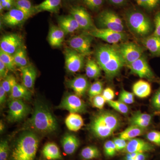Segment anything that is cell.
<instances>
[{
    "mask_svg": "<svg viewBox=\"0 0 160 160\" xmlns=\"http://www.w3.org/2000/svg\"><path fill=\"white\" fill-rule=\"evenodd\" d=\"M96 62L109 80H112L119 74L126 65L117 45L105 44L96 49Z\"/></svg>",
    "mask_w": 160,
    "mask_h": 160,
    "instance_id": "cell-1",
    "label": "cell"
},
{
    "mask_svg": "<svg viewBox=\"0 0 160 160\" xmlns=\"http://www.w3.org/2000/svg\"><path fill=\"white\" fill-rule=\"evenodd\" d=\"M121 118L112 111L102 110L92 117L89 125V131L95 137L105 139L110 137L122 126Z\"/></svg>",
    "mask_w": 160,
    "mask_h": 160,
    "instance_id": "cell-2",
    "label": "cell"
},
{
    "mask_svg": "<svg viewBox=\"0 0 160 160\" xmlns=\"http://www.w3.org/2000/svg\"><path fill=\"white\" fill-rule=\"evenodd\" d=\"M29 125L36 131L43 133H51L57 130L58 124L54 116L45 103L37 101Z\"/></svg>",
    "mask_w": 160,
    "mask_h": 160,
    "instance_id": "cell-3",
    "label": "cell"
},
{
    "mask_svg": "<svg viewBox=\"0 0 160 160\" xmlns=\"http://www.w3.org/2000/svg\"><path fill=\"white\" fill-rule=\"evenodd\" d=\"M39 139L34 132H25L18 140L12 152V160H34L39 145Z\"/></svg>",
    "mask_w": 160,
    "mask_h": 160,
    "instance_id": "cell-4",
    "label": "cell"
},
{
    "mask_svg": "<svg viewBox=\"0 0 160 160\" xmlns=\"http://www.w3.org/2000/svg\"><path fill=\"white\" fill-rule=\"evenodd\" d=\"M126 18L129 29L139 37H146L152 31L151 21L147 16L141 12H129L126 14Z\"/></svg>",
    "mask_w": 160,
    "mask_h": 160,
    "instance_id": "cell-5",
    "label": "cell"
},
{
    "mask_svg": "<svg viewBox=\"0 0 160 160\" xmlns=\"http://www.w3.org/2000/svg\"><path fill=\"white\" fill-rule=\"evenodd\" d=\"M97 22L100 28L124 32L125 27L122 20L114 11L105 10L98 16Z\"/></svg>",
    "mask_w": 160,
    "mask_h": 160,
    "instance_id": "cell-6",
    "label": "cell"
},
{
    "mask_svg": "<svg viewBox=\"0 0 160 160\" xmlns=\"http://www.w3.org/2000/svg\"><path fill=\"white\" fill-rule=\"evenodd\" d=\"M85 33L98 38L111 45H116L126 40V35L124 32H118L111 29L93 27Z\"/></svg>",
    "mask_w": 160,
    "mask_h": 160,
    "instance_id": "cell-7",
    "label": "cell"
},
{
    "mask_svg": "<svg viewBox=\"0 0 160 160\" xmlns=\"http://www.w3.org/2000/svg\"><path fill=\"white\" fill-rule=\"evenodd\" d=\"M65 67L66 70L70 73H76L81 71L84 66L85 56L79 53L74 49L65 48Z\"/></svg>",
    "mask_w": 160,
    "mask_h": 160,
    "instance_id": "cell-8",
    "label": "cell"
},
{
    "mask_svg": "<svg viewBox=\"0 0 160 160\" xmlns=\"http://www.w3.org/2000/svg\"><path fill=\"white\" fill-rule=\"evenodd\" d=\"M70 113H85L87 110L86 103L76 94H68L63 98L58 106Z\"/></svg>",
    "mask_w": 160,
    "mask_h": 160,
    "instance_id": "cell-9",
    "label": "cell"
},
{
    "mask_svg": "<svg viewBox=\"0 0 160 160\" xmlns=\"http://www.w3.org/2000/svg\"><path fill=\"white\" fill-rule=\"evenodd\" d=\"M8 107V119L12 122L21 121L30 112V108L22 100H11Z\"/></svg>",
    "mask_w": 160,
    "mask_h": 160,
    "instance_id": "cell-10",
    "label": "cell"
},
{
    "mask_svg": "<svg viewBox=\"0 0 160 160\" xmlns=\"http://www.w3.org/2000/svg\"><path fill=\"white\" fill-rule=\"evenodd\" d=\"M118 48L126 66L136 61L143 55L142 48L135 43L125 42L118 45Z\"/></svg>",
    "mask_w": 160,
    "mask_h": 160,
    "instance_id": "cell-11",
    "label": "cell"
},
{
    "mask_svg": "<svg viewBox=\"0 0 160 160\" xmlns=\"http://www.w3.org/2000/svg\"><path fill=\"white\" fill-rule=\"evenodd\" d=\"M93 37L86 33L76 36L68 42L69 47L79 53L86 56L91 54V46Z\"/></svg>",
    "mask_w": 160,
    "mask_h": 160,
    "instance_id": "cell-12",
    "label": "cell"
},
{
    "mask_svg": "<svg viewBox=\"0 0 160 160\" xmlns=\"http://www.w3.org/2000/svg\"><path fill=\"white\" fill-rule=\"evenodd\" d=\"M23 46L22 38L16 33L5 35L2 37L0 41V49L12 55Z\"/></svg>",
    "mask_w": 160,
    "mask_h": 160,
    "instance_id": "cell-13",
    "label": "cell"
},
{
    "mask_svg": "<svg viewBox=\"0 0 160 160\" xmlns=\"http://www.w3.org/2000/svg\"><path fill=\"white\" fill-rule=\"evenodd\" d=\"M69 12L78 23L81 29L88 31L94 27L91 16L83 7L73 6L70 9Z\"/></svg>",
    "mask_w": 160,
    "mask_h": 160,
    "instance_id": "cell-14",
    "label": "cell"
},
{
    "mask_svg": "<svg viewBox=\"0 0 160 160\" xmlns=\"http://www.w3.org/2000/svg\"><path fill=\"white\" fill-rule=\"evenodd\" d=\"M127 66L131 70L132 73L137 75L140 78L149 80L154 78V75L146 58L143 55Z\"/></svg>",
    "mask_w": 160,
    "mask_h": 160,
    "instance_id": "cell-15",
    "label": "cell"
},
{
    "mask_svg": "<svg viewBox=\"0 0 160 160\" xmlns=\"http://www.w3.org/2000/svg\"><path fill=\"white\" fill-rule=\"evenodd\" d=\"M28 18L26 15L16 8H12L2 17V22L5 26L14 27L23 24Z\"/></svg>",
    "mask_w": 160,
    "mask_h": 160,
    "instance_id": "cell-16",
    "label": "cell"
},
{
    "mask_svg": "<svg viewBox=\"0 0 160 160\" xmlns=\"http://www.w3.org/2000/svg\"><path fill=\"white\" fill-rule=\"evenodd\" d=\"M154 150V146L151 143L142 139L135 138L127 142L124 152L127 153L148 152Z\"/></svg>",
    "mask_w": 160,
    "mask_h": 160,
    "instance_id": "cell-17",
    "label": "cell"
},
{
    "mask_svg": "<svg viewBox=\"0 0 160 160\" xmlns=\"http://www.w3.org/2000/svg\"><path fill=\"white\" fill-rule=\"evenodd\" d=\"M67 86L73 90L75 94L82 97L88 91L90 85L86 76L79 75L67 82Z\"/></svg>",
    "mask_w": 160,
    "mask_h": 160,
    "instance_id": "cell-18",
    "label": "cell"
},
{
    "mask_svg": "<svg viewBox=\"0 0 160 160\" xmlns=\"http://www.w3.org/2000/svg\"><path fill=\"white\" fill-rule=\"evenodd\" d=\"M23 85L29 90L33 89L36 79L37 70L33 65L29 64L25 67L20 68Z\"/></svg>",
    "mask_w": 160,
    "mask_h": 160,
    "instance_id": "cell-19",
    "label": "cell"
},
{
    "mask_svg": "<svg viewBox=\"0 0 160 160\" xmlns=\"http://www.w3.org/2000/svg\"><path fill=\"white\" fill-rule=\"evenodd\" d=\"M152 118L151 114L138 111L129 118V122L131 126H137L146 129L151 125Z\"/></svg>",
    "mask_w": 160,
    "mask_h": 160,
    "instance_id": "cell-20",
    "label": "cell"
},
{
    "mask_svg": "<svg viewBox=\"0 0 160 160\" xmlns=\"http://www.w3.org/2000/svg\"><path fill=\"white\" fill-rule=\"evenodd\" d=\"M58 22L59 27L64 32L65 34L72 33L81 29L76 20L70 14L59 17Z\"/></svg>",
    "mask_w": 160,
    "mask_h": 160,
    "instance_id": "cell-21",
    "label": "cell"
},
{
    "mask_svg": "<svg viewBox=\"0 0 160 160\" xmlns=\"http://www.w3.org/2000/svg\"><path fill=\"white\" fill-rule=\"evenodd\" d=\"M65 34L64 32L59 26L51 25L48 36L49 45L53 47H61L64 41Z\"/></svg>",
    "mask_w": 160,
    "mask_h": 160,
    "instance_id": "cell-22",
    "label": "cell"
},
{
    "mask_svg": "<svg viewBox=\"0 0 160 160\" xmlns=\"http://www.w3.org/2000/svg\"><path fill=\"white\" fill-rule=\"evenodd\" d=\"M63 150L67 155L73 154L80 146V141L74 135L67 133L62 140Z\"/></svg>",
    "mask_w": 160,
    "mask_h": 160,
    "instance_id": "cell-23",
    "label": "cell"
},
{
    "mask_svg": "<svg viewBox=\"0 0 160 160\" xmlns=\"http://www.w3.org/2000/svg\"><path fill=\"white\" fill-rule=\"evenodd\" d=\"M132 91L135 95L141 98L148 97L151 94V85L145 80H140L132 86Z\"/></svg>",
    "mask_w": 160,
    "mask_h": 160,
    "instance_id": "cell-24",
    "label": "cell"
},
{
    "mask_svg": "<svg viewBox=\"0 0 160 160\" xmlns=\"http://www.w3.org/2000/svg\"><path fill=\"white\" fill-rule=\"evenodd\" d=\"M142 43L145 47L154 55L160 56V37L152 35L144 38Z\"/></svg>",
    "mask_w": 160,
    "mask_h": 160,
    "instance_id": "cell-25",
    "label": "cell"
},
{
    "mask_svg": "<svg viewBox=\"0 0 160 160\" xmlns=\"http://www.w3.org/2000/svg\"><path fill=\"white\" fill-rule=\"evenodd\" d=\"M62 3V0H45L42 3L34 6L35 13L43 11L57 12L59 10Z\"/></svg>",
    "mask_w": 160,
    "mask_h": 160,
    "instance_id": "cell-26",
    "label": "cell"
},
{
    "mask_svg": "<svg viewBox=\"0 0 160 160\" xmlns=\"http://www.w3.org/2000/svg\"><path fill=\"white\" fill-rule=\"evenodd\" d=\"M9 95L11 100H29L31 98L32 93L30 90L26 86L17 83L12 88Z\"/></svg>",
    "mask_w": 160,
    "mask_h": 160,
    "instance_id": "cell-27",
    "label": "cell"
},
{
    "mask_svg": "<svg viewBox=\"0 0 160 160\" xmlns=\"http://www.w3.org/2000/svg\"><path fill=\"white\" fill-rule=\"evenodd\" d=\"M65 124L69 130L77 132L84 125V120L79 113H70L66 118Z\"/></svg>",
    "mask_w": 160,
    "mask_h": 160,
    "instance_id": "cell-28",
    "label": "cell"
},
{
    "mask_svg": "<svg viewBox=\"0 0 160 160\" xmlns=\"http://www.w3.org/2000/svg\"><path fill=\"white\" fill-rule=\"evenodd\" d=\"M42 154L44 158L48 160L62 159V155L59 148L54 143H47L43 147Z\"/></svg>",
    "mask_w": 160,
    "mask_h": 160,
    "instance_id": "cell-29",
    "label": "cell"
},
{
    "mask_svg": "<svg viewBox=\"0 0 160 160\" xmlns=\"http://www.w3.org/2000/svg\"><path fill=\"white\" fill-rule=\"evenodd\" d=\"M145 130L146 129L138 126L130 125L129 127L120 133L119 137L128 141L142 135L144 133Z\"/></svg>",
    "mask_w": 160,
    "mask_h": 160,
    "instance_id": "cell-30",
    "label": "cell"
},
{
    "mask_svg": "<svg viewBox=\"0 0 160 160\" xmlns=\"http://www.w3.org/2000/svg\"><path fill=\"white\" fill-rule=\"evenodd\" d=\"M102 69L97 62L92 59L87 61L85 66L86 76L90 79H96L101 76Z\"/></svg>",
    "mask_w": 160,
    "mask_h": 160,
    "instance_id": "cell-31",
    "label": "cell"
},
{
    "mask_svg": "<svg viewBox=\"0 0 160 160\" xmlns=\"http://www.w3.org/2000/svg\"><path fill=\"white\" fill-rule=\"evenodd\" d=\"M15 8L24 12L27 18L31 17L35 13L34 6L29 0H17L14 3Z\"/></svg>",
    "mask_w": 160,
    "mask_h": 160,
    "instance_id": "cell-32",
    "label": "cell"
},
{
    "mask_svg": "<svg viewBox=\"0 0 160 160\" xmlns=\"http://www.w3.org/2000/svg\"><path fill=\"white\" fill-rule=\"evenodd\" d=\"M80 156L83 160L94 159L100 157L101 152L96 146H88L82 149L80 153Z\"/></svg>",
    "mask_w": 160,
    "mask_h": 160,
    "instance_id": "cell-33",
    "label": "cell"
},
{
    "mask_svg": "<svg viewBox=\"0 0 160 160\" xmlns=\"http://www.w3.org/2000/svg\"><path fill=\"white\" fill-rule=\"evenodd\" d=\"M13 57L17 67L20 68L29 65L26 49L24 46L21 47L15 52Z\"/></svg>",
    "mask_w": 160,
    "mask_h": 160,
    "instance_id": "cell-34",
    "label": "cell"
},
{
    "mask_svg": "<svg viewBox=\"0 0 160 160\" xmlns=\"http://www.w3.org/2000/svg\"><path fill=\"white\" fill-rule=\"evenodd\" d=\"M0 60L5 64L9 71H14L16 65L13 55L8 54L0 49Z\"/></svg>",
    "mask_w": 160,
    "mask_h": 160,
    "instance_id": "cell-35",
    "label": "cell"
},
{
    "mask_svg": "<svg viewBox=\"0 0 160 160\" xmlns=\"http://www.w3.org/2000/svg\"><path fill=\"white\" fill-rule=\"evenodd\" d=\"M112 108H113L116 111L123 114H126L129 111V108L128 105L120 101H108L106 102Z\"/></svg>",
    "mask_w": 160,
    "mask_h": 160,
    "instance_id": "cell-36",
    "label": "cell"
},
{
    "mask_svg": "<svg viewBox=\"0 0 160 160\" xmlns=\"http://www.w3.org/2000/svg\"><path fill=\"white\" fill-rule=\"evenodd\" d=\"M17 82L15 78L12 75H8L1 82V85L3 87L7 94L10 95L12 90Z\"/></svg>",
    "mask_w": 160,
    "mask_h": 160,
    "instance_id": "cell-37",
    "label": "cell"
},
{
    "mask_svg": "<svg viewBox=\"0 0 160 160\" xmlns=\"http://www.w3.org/2000/svg\"><path fill=\"white\" fill-rule=\"evenodd\" d=\"M103 90V83L100 81H96L90 85L88 91V95L89 98H91L96 96L102 94Z\"/></svg>",
    "mask_w": 160,
    "mask_h": 160,
    "instance_id": "cell-38",
    "label": "cell"
},
{
    "mask_svg": "<svg viewBox=\"0 0 160 160\" xmlns=\"http://www.w3.org/2000/svg\"><path fill=\"white\" fill-rule=\"evenodd\" d=\"M138 6L148 10H152L160 4V0H135Z\"/></svg>",
    "mask_w": 160,
    "mask_h": 160,
    "instance_id": "cell-39",
    "label": "cell"
},
{
    "mask_svg": "<svg viewBox=\"0 0 160 160\" xmlns=\"http://www.w3.org/2000/svg\"><path fill=\"white\" fill-rule=\"evenodd\" d=\"M104 154L108 158H112L117 153V149L112 140H108L104 143Z\"/></svg>",
    "mask_w": 160,
    "mask_h": 160,
    "instance_id": "cell-40",
    "label": "cell"
},
{
    "mask_svg": "<svg viewBox=\"0 0 160 160\" xmlns=\"http://www.w3.org/2000/svg\"><path fill=\"white\" fill-rule=\"evenodd\" d=\"M147 139L157 146H160V131L152 130L146 135Z\"/></svg>",
    "mask_w": 160,
    "mask_h": 160,
    "instance_id": "cell-41",
    "label": "cell"
},
{
    "mask_svg": "<svg viewBox=\"0 0 160 160\" xmlns=\"http://www.w3.org/2000/svg\"><path fill=\"white\" fill-rule=\"evenodd\" d=\"M9 147L6 140L1 141L0 143V160H6L9 154Z\"/></svg>",
    "mask_w": 160,
    "mask_h": 160,
    "instance_id": "cell-42",
    "label": "cell"
},
{
    "mask_svg": "<svg viewBox=\"0 0 160 160\" xmlns=\"http://www.w3.org/2000/svg\"><path fill=\"white\" fill-rule=\"evenodd\" d=\"M90 99L92 106L98 109H102L105 106V103L106 102V100L102 94L96 96Z\"/></svg>",
    "mask_w": 160,
    "mask_h": 160,
    "instance_id": "cell-43",
    "label": "cell"
},
{
    "mask_svg": "<svg viewBox=\"0 0 160 160\" xmlns=\"http://www.w3.org/2000/svg\"><path fill=\"white\" fill-rule=\"evenodd\" d=\"M83 3L89 9L98 10L102 5L104 0H82Z\"/></svg>",
    "mask_w": 160,
    "mask_h": 160,
    "instance_id": "cell-44",
    "label": "cell"
},
{
    "mask_svg": "<svg viewBox=\"0 0 160 160\" xmlns=\"http://www.w3.org/2000/svg\"><path fill=\"white\" fill-rule=\"evenodd\" d=\"M117 152L124 151L127 145V141L119 137L113 138L112 139Z\"/></svg>",
    "mask_w": 160,
    "mask_h": 160,
    "instance_id": "cell-45",
    "label": "cell"
},
{
    "mask_svg": "<svg viewBox=\"0 0 160 160\" xmlns=\"http://www.w3.org/2000/svg\"><path fill=\"white\" fill-rule=\"evenodd\" d=\"M102 94L106 102L113 100L115 97L114 90L110 87H107L104 89Z\"/></svg>",
    "mask_w": 160,
    "mask_h": 160,
    "instance_id": "cell-46",
    "label": "cell"
},
{
    "mask_svg": "<svg viewBox=\"0 0 160 160\" xmlns=\"http://www.w3.org/2000/svg\"><path fill=\"white\" fill-rule=\"evenodd\" d=\"M151 103L155 109L160 110V89L153 95Z\"/></svg>",
    "mask_w": 160,
    "mask_h": 160,
    "instance_id": "cell-47",
    "label": "cell"
},
{
    "mask_svg": "<svg viewBox=\"0 0 160 160\" xmlns=\"http://www.w3.org/2000/svg\"><path fill=\"white\" fill-rule=\"evenodd\" d=\"M154 21L155 28L152 35L160 37V11H159L156 14Z\"/></svg>",
    "mask_w": 160,
    "mask_h": 160,
    "instance_id": "cell-48",
    "label": "cell"
},
{
    "mask_svg": "<svg viewBox=\"0 0 160 160\" xmlns=\"http://www.w3.org/2000/svg\"><path fill=\"white\" fill-rule=\"evenodd\" d=\"M7 67L4 63L0 60V78L2 79L5 78L8 75V72L9 71Z\"/></svg>",
    "mask_w": 160,
    "mask_h": 160,
    "instance_id": "cell-49",
    "label": "cell"
},
{
    "mask_svg": "<svg viewBox=\"0 0 160 160\" xmlns=\"http://www.w3.org/2000/svg\"><path fill=\"white\" fill-rule=\"evenodd\" d=\"M148 158V155L146 152L137 153L135 155L128 160H146Z\"/></svg>",
    "mask_w": 160,
    "mask_h": 160,
    "instance_id": "cell-50",
    "label": "cell"
},
{
    "mask_svg": "<svg viewBox=\"0 0 160 160\" xmlns=\"http://www.w3.org/2000/svg\"><path fill=\"white\" fill-rule=\"evenodd\" d=\"M119 101H121V102H122L125 103L127 105L132 104L134 102V100L130 99L126 97V96L123 94L122 92H120L119 97Z\"/></svg>",
    "mask_w": 160,
    "mask_h": 160,
    "instance_id": "cell-51",
    "label": "cell"
},
{
    "mask_svg": "<svg viewBox=\"0 0 160 160\" xmlns=\"http://www.w3.org/2000/svg\"><path fill=\"white\" fill-rule=\"evenodd\" d=\"M7 94V92L2 86L0 85V104L1 105H2L6 102Z\"/></svg>",
    "mask_w": 160,
    "mask_h": 160,
    "instance_id": "cell-52",
    "label": "cell"
},
{
    "mask_svg": "<svg viewBox=\"0 0 160 160\" xmlns=\"http://www.w3.org/2000/svg\"><path fill=\"white\" fill-rule=\"evenodd\" d=\"M125 95L126 97L130 99L134 100V93L132 92H129V91H126L125 89H123L122 91H121Z\"/></svg>",
    "mask_w": 160,
    "mask_h": 160,
    "instance_id": "cell-53",
    "label": "cell"
},
{
    "mask_svg": "<svg viewBox=\"0 0 160 160\" xmlns=\"http://www.w3.org/2000/svg\"><path fill=\"white\" fill-rule=\"evenodd\" d=\"M109 2L115 6H121L126 2V0H108Z\"/></svg>",
    "mask_w": 160,
    "mask_h": 160,
    "instance_id": "cell-54",
    "label": "cell"
},
{
    "mask_svg": "<svg viewBox=\"0 0 160 160\" xmlns=\"http://www.w3.org/2000/svg\"><path fill=\"white\" fill-rule=\"evenodd\" d=\"M4 128H5V126H4V124H3L2 122L1 121V123H0V131H1V132L3 131Z\"/></svg>",
    "mask_w": 160,
    "mask_h": 160,
    "instance_id": "cell-55",
    "label": "cell"
},
{
    "mask_svg": "<svg viewBox=\"0 0 160 160\" xmlns=\"http://www.w3.org/2000/svg\"><path fill=\"white\" fill-rule=\"evenodd\" d=\"M64 1H66V2H76L78 0H64Z\"/></svg>",
    "mask_w": 160,
    "mask_h": 160,
    "instance_id": "cell-56",
    "label": "cell"
},
{
    "mask_svg": "<svg viewBox=\"0 0 160 160\" xmlns=\"http://www.w3.org/2000/svg\"><path fill=\"white\" fill-rule=\"evenodd\" d=\"M3 10H4V8H3L2 4H0V10H1V12H2Z\"/></svg>",
    "mask_w": 160,
    "mask_h": 160,
    "instance_id": "cell-57",
    "label": "cell"
},
{
    "mask_svg": "<svg viewBox=\"0 0 160 160\" xmlns=\"http://www.w3.org/2000/svg\"><path fill=\"white\" fill-rule=\"evenodd\" d=\"M6 0H0V2L2 3L3 2H5Z\"/></svg>",
    "mask_w": 160,
    "mask_h": 160,
    "instance_id": "cell-58",
    "label": "cell"
},
{
    "mask_svg": "<svg viewBox=\"0 0 160 160\" xmlns=\"http://www.w3.org/2000/svg\"><path fill=\"white\" fill-rule=\"evenodd\" d=\"M15 1H17V0H15Z\"/></svg>",
    "mask_w": 160,
    "mask_h": 160,
    "instance_id": "cell-59",
    "label": "cell"
}]
</instances>
